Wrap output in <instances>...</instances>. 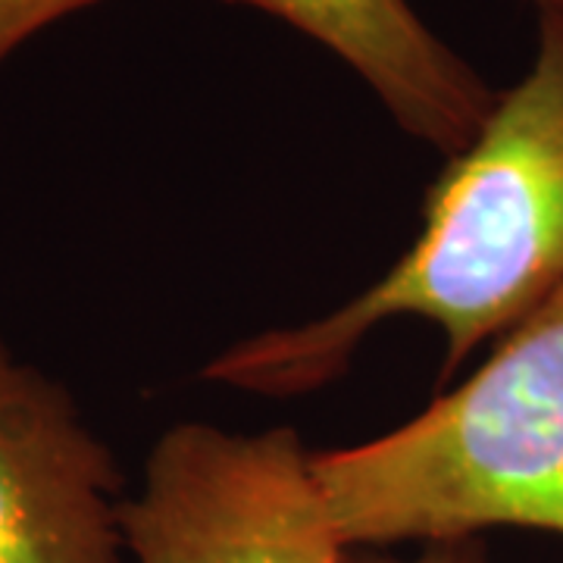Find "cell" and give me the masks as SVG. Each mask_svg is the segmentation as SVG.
Returning a JSON list of instances; mask_svg holds the SVG:
<instances>
[{
  "label": "cell",
  "instance_id": "obj_1",
  "mask_svg": "<svg viewBox=\"0 0 563 563\" xmlns=\"http://www.w3.org/2000/svg\"><path fill=\"white\" fill-rule=\"evenodd\" d=\"M526 76L498 91L422 203L417 242L383 279L320 320L266 329L203 366V379L295 398L339 379L383 322L420 317L444 339L442 379L563 291V7H539Z\"/></svg>",
  "mask_w": 563,
  "mask_h": 563
},
{
  "label": "cell",
  "instance_id": "obj_2",
  "mask_svg": "<svg viewBox=\"0 0 563 563\" xmlns=\"http://www.w3.org/2000/svg\"><path fill=\"white\" fill-rule=\"evenodd\" d=\"M313 479L344 551L504 526L563 536V291L413 420L313 451Z\"/></svg>",
  "mask_w": 563,
  "mask_h": 563
},
{
  "label": "cell",
  "instance_id": "obj_3",
  "mask_svg": "<svg viewBox=\"0 0 563 563\" xmlns=\"http://www.w3.org/2000/svg\"><path fill=\"white\" fill-rule=\"evenodd\" d=\"M135 563H344L322 510L313 451L288 429L229 432L210 422L166 429L122 501Z\"/></svg>",
  "mask_w": 563,
  "mask_h": 563
},
{
  "label": "cell",
  "instance_id": "obj_4",
  "mask_svg": "<svg viewBox=\"0 0 563 563\" xmlns=\"http://www.w3.org/2000/svg\"><path fill=\"white\" fill-rule=\"evenodd\" d=\"M113 451L0 339V563H122Z\"/></svg>",
  "mask_w": 563,
  "mask_h": 563
},
{
  "label": "cell",
  "instance_id": "obj_5",
  "mask_svg": "<svg viewBox=\"0 0 563 563\" xmlns=\"http://www.w3.org/2000/svg\"><path fill=\"white\" fill-rule=\"evenodd\" d=\"M317 41L376 95L391 122L444 157L461 154L498 91L444 44L410 0H225Z\"/></svg>",
  "mask_w": 563,
  "mask_h": 563
},
{
  "label": "cell",
  "instance_id": "obj_6",
  "mask_svg": "<svg viewBox=\"0 0 563 563\" xmlns=\"http://www.w3.org/2000/svg\"><path fill=\"white\" fill-rule=\"evenodd\" d=\"M103 0H0V69L22 44Z\"/></svg>",
  "mask_w": 563,
  "mask_h": 563
},
{
  "label": "cell",
  "instance_id": "obj_7",
  "mask_svg": "<svg viewBox=\"0 0 563 563\" xmlns=\"http://www.w3.org/2000/svg\"><path fill=\"white\" fill-rule=\"evenodd\" d=\"M347 563H483L479 548H473V542H454V544H426L420 558L413 561H395V558H363V561Z\"/></svg>",
  "mask_w": 563,
  "mask_h": 563
},
{
  "label": "cell",
  "instance_id": "obj_8",
  "mask_svg": "<svg viewBox=\"0 0 563 563\" xmlns=\"http://www.w3.org/2000/svg\"><path fill=\"white\" fill-rule=\"evenodd\" d=\"M523 3H529V7H563V0H523Z\"/></svg>",
  "mask_w": 563,
  "mask_h": 563
},
{
  "label": "cell",
  "instance_id": "obj_9",
  "mask_svg": "<svg viewBox=\"0 0 563 563\" xmlns=\"http://www.w3.org/2000/svg\"><path fill=\"white\" fill-rule=\"evenodd\" d=\"M344 563H347V561H344Z\"/></svg>",
  "mask_w": 563,
  "mask_h": 563
}]
</instances>
